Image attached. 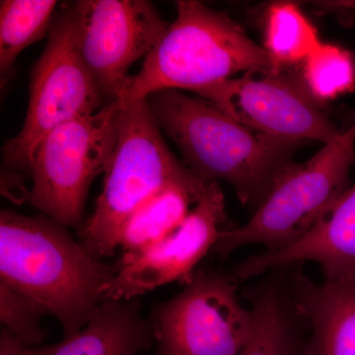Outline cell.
Listing matches in <instances>:
<instances>
[{
	"instance_id": "cell-17",
	"label": "cell",
	"mask_w": 355,
	"mask_h": 355,
	"mask_svg": "<svg viewBox=\"0 0 355 355\" xmlns=\"http://www.w3.org/2000/svg\"><path fill=\"white\" fill-rule=\"evenodd\" d=\"M55 0L0 2V74L3 84L27 46L48 36L57 14Z\"/></svg>"
},
{
	"instance_id": "cell-16",
	"label": "cell",
	"mask_w": 355,
	"mask_h": 355,
	"mask_svg": "<svg viewBox=\"0 0 355 355\" xmlns=\"http://www.w3.org/2000/svg\"><path fill=\"white\" fill-rule=\"evenodd\" d=\"M207 184L196 187L171 183L140 205L116 235V249L121 250V257L142 253L167 237L189 216Z\"/></svg>"
},
{
	"instance_id": "cell-10",
	"label": "cell",
	"mask_w": 355,
	"mask_h": 355,
	"mask_svg": "<svg viewBox=\"0 0 355 355\" xmlns=\"http://www.w3.org/2000/svg\"><path fill=\"white\" fill-rule=\"evenodd\" d=\"M69 6L84 64L107 101L119 99L130 67L153 50L169 23L146 0H80Z\"/></svg>"
},
{
	"instance_id": "cell-8",
	"label": "cell",
	"mask_w": 355,
	"mask_h": 355,
	"mask_svg": "<svg viewBox=\"0 0 355 355\" xmlns=\"http://www.w3.org/2000/svg\"><path fill=\"white\" fill-rule=\"evenodd\" d=\"M234 277L214 270L193 272L183 291L153 308L156 355H238L254 330V317Z\"/></svg>"
},
{
	"instance_id": "cell-7",
	"label": "cell",
	"mask_w": 355,
	"mask_h": 355,
	"mask_svg": "<svg viewBox=\"0 0 355 355\" xmlns=\"http://www.w3.org/2000/svg\"><path fill=\"white\" fill-rule=\"evenodd\" d=\"M120 98L58 125L39 144L24 196L44 216L81 225L91 184L108 167L118 137Z\"/></svg>"
},
{
	"instance_id": "cell-19",
	"label": "cell",
	"mask_w": 355,
	"mask_h": 355,
	"mask_svg": "<svg viewBox=\"0 0 355 355\" xmlns=\"http://www.w3.org/2000/svg\"><path fill=\"white\" fill-rule=\"evenodd\" d=\"M301 67V83L320 104L354 88V58L349 51L336 44L322 43Z\"/></svg>"
},
{
	"instance_id": "cell-9",
	"label": "cell",
	"mask_w": 355,
	"mask_h": 355,
	"mask_svg": "<svg viewBox=\"0 0 355 355\" xmlns=\"http://www.w3.org/2000/svg\"><path fill=\"white\" fill-rule=\"evenodd\" d=\"M242 125L289 141L328 144L340 130L311 97L300 77L286 71H249L198 93Z\"/></svg>"
},
{
	"instance_id": "cell-13",
	"label": "cell",
	"mask_w": 355,
	"mask_h": 355,
	"mask_svg": "<svg viewBox=\"0 0 355 355\" xmlns=\"http://www.w3.org/2000/svg\"><path fill=\"white\" fill-rule=\"evenodd\" d=\"M291 266L292 298L307 327L306 355H355V279L317 284Z\"/></svg>"
},
{
	"instance_id": "cell-22",
	"label": "cell",
	"mask_w": 355,
	"mask_h": 355,
	"mask_svg": "<svg viewBox=\"0 0 355 355\" xmlns=\"http://www.w3.org/2000/svg\"><path fill=\"white\" fill-rule=\"evenodd\" d=\"M343 6L354 7V8H355V2H350V3H347H347L343 4Z\"/></svg>"
},
{
	"instance_id": "cell-21",
	"label": "cell",
	"mask_w": 355,
	"mask_h": 355,
	"mask_svg": "<svg viewBox=\"0 0 355 355\" xmlns=\"http://www.w3.org/2000/svg\"><path fill=\"white\" fill-rule=\"evenodd\" d=\"M27 347L16 340L8 331L1 330L0 334V355H28Z\"/></svg>"
},
{
	"instance_id": "cell-6",
	"label": "cell",
	"mask_w": 355,
	"mask_h": 355,
	"mask_svg": "<svg viewBox=\"0 0 355 355\" xmlns=\"http://www.w3.org/2000/svg\"><path fill=\"white\" fill-rule=\"evenodd\" d=\"M29 90L23 127L2 149L6 169L28 177L39 144L49 133L67 121L95 114L109 103L79 53L69 4L55 14L48 42L33 69Z\"/></svg>"
},
{
	"instance_id": "cell-14",
	"label": "cell",
	"mask_w": 355,
	"mask_h": 355,
	"mask_svg": "<svg viewBox=\"0 0 355 355\" xmlns=\"http://www.w3.org/2000/svg\"><path fill=\"white\" fill-rule=\"evenodd\" d=\"M291 266L273 268L244 291L254 330L238 355H306L307 327L294 304Z\"/></svg>"
},
{
	"instance_id": "cell-2",
	"label": "cell",
	"mask_w": 355,
	"mask_h": 355,
	"mask_svg": "<svg viewBox=\"0 0 355 355\" xmlns=\"http://www.w3.org/2000/svg\"><path fill=\"white\" fill-rule=\"evenodd\" d=\"M161 132L184 165L205 182H226L240 202L257 207L302 142L275 139L242 125L209 100L179 90L146 98Z\"/></svg>"
},
{
	"instance_id": "cell-11",
	"label": "cell",
	"mask_w": 355,
	"mask_h": 355,
	"mask_svg": "<svg viewBox=\"0 0 355 355\" xmlns=\"http://www.w3.org/2000/svg\"><path fill=\"white\" fill-rule=\"evenodd\" d=\"M225 198L218 182H209L189 216L167 237L132 257H121L113 279L104 287L105 300H130L159 286L184 282L214 251L226 230Z\"/></svg>"
},
{
	"instance_id": "cell-20",
	"label": "cell",
	"mask_w": 355,
	"mask_h": 355,
	"mask_svg": "<svg viewBox=\"0 0 355 355\" xmlns=\"http://www.w3.org/2000/svg\"><path fill=\"white\" fill-rule=\"evenodd\" d=\"M50 312L37 301L0 282V321L6 330L26 347L42 345V319Z\"/></svg>"
},
{
	"instance_id": "cell-3",
	"label": "cell",
	"mask_w": 355,
	"mask_h": 355,
	"mask_svg": "<svg viewBox=\"0 0 355 355\" xmlns=\"http://www.w3.org/2000/svg\"><path fill=\"white\" fill-rule=\"evenodd\" d=\"M277 71L265 49L227 14L197 0L177 2V17L128 77L120 98L137 101L164 90L198 93L249 71Z\"/></svg>"
},
{
	"instance_id": "cell-15",
	"label": "cell",
	"mask_w": 355,
	"mask_h": 355,
	"mask_svg": "<svg viewBox=\"0 0 355 355\" xmlns=\"http://www.w3.org/2000/svg\"><path fill=\"white\" fill-rule=\"evenodd\" d=\"M154 343L137 299H107L85 326L62 342L27 347L28 355H139Z\"/></svg>"
},
{
	"instance_id": "cell-1",
	"label": "cell",
	"mask_w": 355,
	"mask_h": 355,
	"mask_svg": "<svg viewBox=\"0 0 355 355\" xmlns=\"http://www.w3.org/2000/svg\"><path fill=\"white\" fill-rule=\"evenodd\" d=\"M67 228L44 216L0 212V282L46 308L64 338L90 321L116 272Z\"/></svg>"
},
{
	"instance_id": "cell-12",
	"label": "cell",
	"mask_w": 355,
	"mask_h": 355,
	"mask_svg": "<svg viewBox=\"0 0 355 355\" xmlns=\"http://www.w3.org/2000/svg\"><path fill=\"white\" fill-rule=\"evenodd\" d=\"M304 261L321 266L324 279H355V184L343 191L304 237L279 251L249 257L235 268L233 277L253 279Z\"/></svg>"
},
{
	"instance_id": "cell-4",
	"label": "cell",
	"mask_w": 355,
	"mask_h": 355,
	"mask_svg": "<svg viewBox=\"0 0 355 355\" xmlns=\"http://www.w3.org/2000/svg\"><path fill=\"white\" fill-rule=\"evenodd\" d=\"M120 99L116 146L94 212L80 230V242L99 259L116 253V235L123 222L161 189L171 183H209L175 157L146 99Z\"/></svg>"
},
{
	"instance_id": "cell-18",
	"label": "cell",
	"mask_w": 355,
	"mask_h": 355,
	"mask_svg": "<svg viewBox=\"0 0 355 355\" xmlns=\"http://www.w3.org/2000/svg\"><path fill=\"white\" fill-rule=\"evenodd\" d=\"M321 44L316 28L296 4L277 2L268 7L263 49L277 71L302 65Z\"/></svg>"
},
{
	"instance_id": "cell-5",
	"label": "cell",
	"mask_w": 355,
	"mask_h": 355,
	"mask_svg": "<svg viewBox=\"0 0 355 355\" xmlns=\"http://www.w3.org/2000/svg\"><path fill=\"white\" fill-rule=\"evenodd\" d=\"M354 163L355 119L309 160L287 165L250 220L222 232L214 253L226 257L248 245L275 252L297 242L347 190Z\"/></svg>"
}]
</instances>
